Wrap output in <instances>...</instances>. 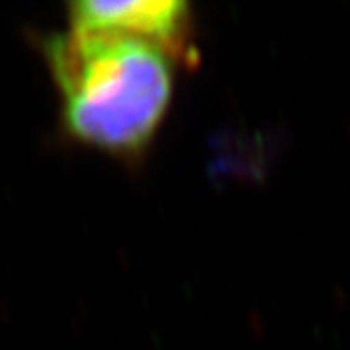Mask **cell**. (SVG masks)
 <instances>
[{
	"mask_svg": "<svg viewBox=\"0 0 350 350\" xmlns=\"http://www.w3.org/2000/svg\"><path fill=\"white\" fill-rule=\"evenodd\" d=\"M68 14L75 29L137 38L167 53L183 45L191 18L183 0H80L68 6Z\"/></svg>",
	"mask_w": 350,
	"mask_h": 350,
	"instance_id": "2",
	"label": "cell"
},
{
	"mask_svg": "<svg viewBox=\"0 0 350 350\" xmlns=\"http://www.w3.org/2000/svg\"><path fill=\"white\" fill-rule=\"evenodd\" d=\"M43 51L68 137L113 156H137L148 146L174 96L167 51L75 27L51 36Z\"/></svg>",
	"mask_w": 350,
	"mask_h": 350,
	"instance_id": "1",
	"label": "cell"
}]
</instances>
